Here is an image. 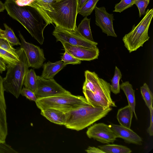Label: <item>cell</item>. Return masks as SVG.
Listing matches in <instances>:
<instances>
[{
  "mask_svg": "<svg viewBox=\"0 0 153 153\" xmlns=\"http://www.w3.org/2000/svg\"><path fill=\"white\" fill-rule=\"evenodd\" d=\"M4 4L8 14L20 23L41 45L44 38L43 31L48 25L39 13L29 6H21L15 0H6Z\"/></svg>",
  "mask_w": 153,
  "mask_h": 153,
  "instance_id": "6da1fadb",
  "label": "cell"
},
{
  "mask_svg": "<svg viewBox=\"0 0 153 153\" xmlns=\"http://www.w3.org/2000/svg\"><path fill=\"white\" fill-rule=\"evenodd\" d=\"M82 90L85 97L94 107H116L111 97V85L99 77L94 72H85Z\"/></svg>",
  "mask_w": 153,
  "mask_h": 153,
  "instance_id": "7a4b0ae2",
  "label": "cell"
},
{
  "mask_svg": "<svg viewBox=\"0 0 153 153\" xmlns=\"http://www.w3.org/2000/svg\"><path fill=\"white\" fill-rule=\"evenodd\" d=\"M111 107H94L89 103L65 113V126L79 131L91 126L107 115Z\"/></svg>",
  "mask_w": 153,
  "mask_h": 153,
  "instance_id": "3957f363",
  "label": "cell"
},
{
  "mask_svg": "<svg viewBox=\"0 0 153 153\" xmlns=\"http://www.w3.org/2000/svg\"><path fill=\"white\" fill-rule=\"evenodd\" d=\"M16 51L19 61L16 64L6 65L7 71L5 76L3 78V83L4 91L18 98L20 95L25 77L29 67L23 50L19 48Z\"/></svg>",
  "mask_w": 153,
  "mask_h": 153,
  "instance_id": "277c9868",
  "label": "cell"
},
{
  "mask_svg": "<svg viewBox=\"0 0 153 153\" xmlns=\"http://www.w3.org/2000/svg\"><path fill=\"white\" fill-rule=\"evenodd\" d=\"M52 12L49 14L56 26L69 30L77 29V16L79 12L78 0H60L52 4Z\"/></svg>",
  "mask_w": 153,
  "mask_h": 153,
  "instance_id": "5b68a950",
  "label": "cell"
},
{
  "mask_svg": "<svg viewBox=\"0 0 153 153\" xmlns=\"http://www.w3.org/2000/svg\"><path fill=\"white\" fill-rule=\"evenodd\" d=\"M35 102L41 110L53 108L65 113L89 103L84 97L73 95L70 92L38 99Z\"/></svg>",
  "mask_w": 153,
  "mask_h": 153,
  "instance_id": "8992f818",
  "label": "cell"
},
{
  "mask_svg": "<svg viewBox=\"0 0 153 153\" xmlns=\"http://www.w3.org/2000/svg\"><path fill=\"white\" fill-rule=\"evenodd\" d=\"M153 16V8L148 9L140 22L136 26L134 25L131 31L123 37L124 45L130 53L142 47L148 40V30Z\"/></svg>",
  "mask_w": 153,
  "mask_h": 153,
  "instance_id": "52a82bcc",
  "label": "cell"
},
{
  "mask_svg": "<svg viewBox=\"0 0 153 153\" xmlns=\"http://www.w3.org/2000/svg\"><path fill=\"white\" fill-rule=\"evenodd\" d=\"M52 34L56 39V42H65L73 45L93 48H96L98 44L94 41L84 38L79 33L77 29L75 30H69L55 26Z\"/></svg>",
  "mask_w": 153,
  "mask_h": 153,
  "instance_id": "ba28073f",
  "label": "cell"
},
{
  "mask_svg": "<svg viewBox=\"0 0 153 153\" xmlns=\"http://www.w3.org/2000/svg\"><path fill=\"white\" fill-rule=\"evenodd\" d=\"M19 36L22 49L27 57L29 67L38 69L42 67L46 60L43 50L39 46L27 42L23 36L19 32Z\"/></svg>",
  "mask_w": 153,
  "mask_h": 153,
  "instance_id": "9c48e42d",
  "label": "cell"
},
{
  "mask_svg": "<svg viewBox=\"0 0 153 153\" xmlns=\"http://www.w3.org/2000/svg\"><path fill=\"white\" fill-rule=\"evenodd\" d=\"M69 92L58 84L53 79H48L37 76V87L35 93L37 99Z\"/></svg>",
  "mask_w": 153,
  "mask_h": 153,
  "instance_id": "30bf717a",
  "label": "cell"
},
{
  "mask_svg": "<svg viewBox=\"0 0 153 153\" xmlns=\"http://www.w3.org/2000/svg\"><path fill=\"white\" fill-rule=\"evenodd\" d=\"M86 134L89 138H93L103 143H113L117 137L110 126L103 123H95L89 127Z\"/></svg>",
  "mask_w": 153,
  "mask_h": 153,
  "instance_id": "8fae6325",
  "label": "cell"
},
{
  "mask_svg": "<svg viewBox=\"0 0 153 153\" xmlns=\"http://www.w3.org/2000/svg\"><path fill=\"white\" fill-rule=\"evenodd\" d=\"M94 10L96 25L107 36L116 37L117 36L115 32L113 26V21L114 20L113 14L107 12L104 7L96 6Z\"/></svg>",
  "mask_w": 153,
  "mask_h": 153,
  "instance_id": "7c38bea8",
  "label": "cell"
},
{
  "mask_svg": "<svg viewBox=\"0 0 153 153\" xmlns=\"http://www.w3.org/2000/svg\"><path fill=\"white\" fill-rule=\"evenodd\" d=\"M65 50L75 58L80 60L91 61L97 59L99 54L98 48H89L62 42Z\"/></svg>",
  "mask_w": 153,
  "mask_h": 153,
  "instance_id": "4fadbf2b",
  "label": "cell"
},
{
  "mask_svg": "<svg viewBox=\"0 0 153 153\" xmlns=\"http://www.w3.org/2000/svg\"><path fill=\"white\" fill-rule=\"evenodd\" d=\"M4 91L3 78L0 74V143H2L5 142L8 134L7 107L4 95Z\"/></svg>",
  "mask_w": 153,
  "mask_h": 153,
  "instance_id": "5bb4252c",
  "label": "cell"
},
{
  "mask_svg": "<svg viewBox=\"0 0 153 153\" xmlns=\"http://www.w3.org/2000/svg\"><path fill=\"white\" fill-rule=\"evenodd\" d=\"M117 138H120L127 143L137 145L142 144V139L136 133L130 128L120 125L112 124L109 125Z\"/></svg>",
  "mask_w": 153,
  "mask_h": 153,
  "instance_id": "9a60e30c",
  "label": "cell"
},
{
  "mask_svg": "<svg viewBox=\"0 0 153 153\" xmlns=\"http://www.w3.org/2000/svg\"><path fill=\"white\" fill-rule=\"evenodd\" d=\"M56 0H34L29 6L35 9L41 16L45 22L48 25L53 23L49 14L52 12L53 3Z\"/></svg>",
  "mask_w": 153,
  "mask_h": 153,
  "instance_id": "2e32d148",
  "label": "cell"
},
{
  "mask_svg": "<svg viewBox=\"0 0 153 153\" xmlns=\"http://www.w3.org/2000/svg\"><path fill=\"white\" fill-rule=\"evenodd\" d=\"M43 70L41 77L46 79H53L54 76L66 65L61 60L54 63L48 61L43 65Z\"/></svg>",
  "mask_w": 153,
  "mask_h": 153,
  "instance_id": "e0dca14e",
  "label": "cell"
},
{
  "mask_svg": "<svg viewBox=\"0 0 153 153\" xmlns=\"http://www.w3.org/2000/svg\"><path fill=\"white\" fill-rule=\"evenodd\" d=\"M41 114L53 123L61 125H65V113L62 111L48 108L41 110Z\"/></svg>",
  "mask_w": 153,
  "mask_h": 153,
  "instance_id": "ac0fdd59",
  "label": "cell"
},
{
  "mask_svg": "<svg viewBox=\"0 0 153 153\" xmlns=\"http://www.w3.org/2000/svg\"><path fill=\"white\" fill-rule=\"evenodd\" d=\"M133 114V112L129 105L119 109L117 118L120 125L130 128Z\"/></svg>",
  "mask_w": 153,
  "mask_h": 153,
  "instance_id": "d6986e66",
  "label": "cell"
},
{
  "mask_svg": "<svg viewBox=\"0 0 153 153\" xmlns=\"http://www.w3.org/2000/svg\"><path fill=\"white\" fill-rule=\"evenodd\" d=\"M120 88L123 91L127 97L129 105L134 113L136 119L137 117L135 111L136 101L135 91L133 89L132 85L128 81L123 82L120 85Z\"/></svg>",
  "mask_w": 153,
  "mask_h": 153,
  "instance_id": "ffe728a7",
  "label": "cell"
},
{
  "mask_svg": "<svg viewBox=\"0 0 153 153\" xmlns=\"http://www.w3.org/2000/svg\"><path fill=\"white\" fill-rule=\"evenodd\" d=\"M90 19L85 17L79 25L77 30L84 38L91 41H94L92 37L90 23Z\"/></svg>",
  "mask_w": 153,
  "mask_h": 153,
  "instance_id": "44dd1931",
  "label": "cell"
},
{
  "mask_svg": "<svg viewBox=\"0 0 153 153\" xmlns=\"http://www.w3.org/2000/svg\"><path fill=\"white\" fill-rule=\"evenodd\" d=\"M37 83V76L34 70H28L25 77L23 85L25 88L29 89L34 93L36 92Z\"/></svg>",
  "mask_w": 153,
  "mask_h": 153,
  "instance_id": "7402d4cb",
  "label": "cell"
},
{
  "mask_svg": "<svg viewBox=\"0 0 153 153\" xmlns=\"http://www.w3.org/2000/svg\"><path fill=\"white\" fill-rule=\"evenodd\" d=\"M98 147L105 153H130L132 151L129 148L121 145L109 144L98 146Z\"/></svg>",
  "mask_w": 153,
  "mask_h": 153,
  "instance_id": "603a6c76",
  "label": "cell"
},
{
  "mask_svg": "<svg viewBox=\"0 0 153 153\" xmlns=\"http://www.w3.org/2000/svg\"><path fill=\"white\" fill-rule=\"evenodd\" d=\"M5 30H4L3 38L6 39L13 47L14 45H20L21 43L16 36L15 34L10 27L6 24H4Z\"/></svg>",
  "mask_w": 153,
  "mask_h": 153,
  "instance_id": "cb8c5ba5",
  "label": "cell"
},
{
  "mask_svg": "<svg viewBox=\"0 0 153 153\" xmlns=\"http://www.w3.org/2000/svg\"><path fill=\"white\" fill-rule=\"evenodd\" d=\"M122 76V75L120 70L116 66L114 75L111 80V84L110 85L111 91L115 94H117L120 92L119 82Z\"/></svg>",
  "mask_w": 153,
  "mask_h": 153,
  "instance_id": "d4e9b609",
  "label": "cell"
},
{
  "mask_svg": "<svg viewBox=\"0 0 153 153\" xmlns=\"http://www.w3.org/2000/svg\"><path fill=\"white\" fill-rule=\"evenodd\" d=\"M140 92L142 96L145 104L149 109L152 105L153 102V95L150 90L148 85L145 83L140 87Z\"/></svg>",
  "mask_w": 153,
  "mask_h": 153,
  "instance_id": "484cf974",
  "label": "cell"
},
{
  "mask_svg": "<svg viewBox=\"0 0 153 153\" xmlns=\"http://www.w3.org/2000/svg\"><path fill=\"white\" fill-rule=\"evenodd\" d=\"M100 0H88L79 9V13L83 17L90 15Z\"/></svg>",
  "mask_w": 153,
  "mask_h": 153,
  "instance_id": "4316f807",
  "label": "cell"
},
{
  "mask_svg": "<svg viewBox=\"0 0 153 153\" xmlns=\"http://www.w3.org/2000/svg\"><path fill=\"white\" fill-rule=\"evenodd\" d=\"M0 57L2 59L7 65L16 64L19 61L18 56H16L6 50L0 47Z\"/></svg>",
  "mask_w": 153,
  "mask_h": 153,
  "instance_id": "83f0119b",
  "label": "cell"
},
{
  "mask_svg": "<svg viewBox=\"0 0 153 153\" xmlns=\"http://www.w3.org/2000/svg\"><path fill=\"white\" fill-rule=\"evenodd\" d=\"M135 0H121L120 2L116 4L114 12L121 13L124 10L133 6Z\"/></svg>",
  "mask_w": 153,
  "mask_h": 153,
  "instance_id": "f1b7e54d",
  "label": "cell"
},
{
  "mask_svg": "<svg viewBox=\"0 0 153 153\" xmlns=\"http://www.w3.org/2000/svg\"><path fill=\"white\" fill-rule=\"evenodd\" d=\"M61 60L65 65L69 64H79L81 62V60L75 58L65 50L61 57Z\"/></svg>",
  "mask_w": 153,
  "mask_h": 153,
  "instance_id": "f546056e",
  "label": "cell"
},
{
  "mask_svg": "<svg viewBox=\"0 0 153 153\" xmlns=\"http://www.w3.org/2000/svg\"><path fill=\"white\" fill-rule=\"evenodd\" d=\"M150 0H135L134 4L137 6L139 12V16L140 17L145 15L146 10Z\"/></svg>",
  "mask_w": 153,
  "mask_h": 153,
  "instance_id": "4dcf8cb0",
  "label": "cell"
},
{
  "mask_svg": "<svg viewBox=\"0 0 153 153\" xmlns=\"http://www.w3.org/2000/svg\"><path fill=\"white\" fill-rule=\"evenodd\" d=\"M0 47L8 51L15 56H18L16 50L14 48L5 38L0 37Z\"/></svg>",
  "mask_w": 153,
  "mask_h": 153,
  "instance_id": "1f68e13d",
  "label": "cell"
},
{
  "mask_svg": "<svg viewBox=\"0 0 153 153\" xmlns=\"http://www.w3.org/2000/svg\"><path fill=\"white\" fill-rule=\"evenodd\" d=\"M20 94L25 97L29 100L35 102L37 100L34 92L25 87L22 88L20 92Z\"/></svg>",
  "mask_w": 153,
  "mask_h": 153,
  "instance_id": "d6a6232c",
  "label": "cell"
},
{
  "mask_svg": "<svg viewBox=\"0 0 153 153\" xmlns=\"http://www.w3.org/2000/svg\"><path fill=\"white\" fill-rule=\"evenodd\" d=\"M18 152L5 142L0 143V153H17Z\"/></svg>",
  "mask_w": 153,
  "mask_h": 153,
  "instance_id": "836d02e7",
  "label": "cell"
},
{
  "mask_svg": "<svg viewBox=\"0 0 153 153\" xmlns=\"http://www.w3.org/2000/svg\"><path fill=\"white\" fill-rule=\"evenodd\" d=\"M150 111V125L147 129V132L150 136L153 135V108L152 105L149 109Z\"/></svg>",
  "mask_w": 153,
  "mask_h": 153,
  "instance_id": "e575fe53",
  "label": "cell"
},
{
  "mask_svg": "<svg viewBox=\"0 0 153 153\" xmlns=\"http://www.w3.org/2000/svg\"><path fill=\"white\" fill-rule=\"evenodd\" d=\"M85 151L88 153H105L104 152L99 148L95 147L89 146L85 150Z\"/></svg>",
  "mask_w": 153,
  "mask_h": 153,
  "instance_id": "d590c367",
  "label": "cell"
},
{
  "mask_svg": "<svg viewBox=\"0 0 153 153\" xmlns=\"http://www.w3.org/2000/svg\"><path fill=\"white\" fill-rule=\"evenodd\" d=\"M34 0H16V3L21 6H29Z\"/></svg>",
  "mask_w": 153,
  "mask_h": 153,
  "instance_id": "8d00e7d4",
  "label": "cell"
},
{
  "mask_svg": "<svg viewBox=\"0 0 153 153\" xmlns=\"http://www.w3.org/2000/svg\"><path fill=\"white\" fill-rule=\"evenodd\" d=\"M6 65L4 60L0 57V73H2L6 70Z\"/></svg>",
  "mask_w": 153,
  "mask_h": 153,
  "instance_id": "74e56055",
  "label": "cell"
},
{
  "mask_svg": "<svg viewBox=\"0 0 153 153\" xmlns=\"http://www.w3.org/2000/svg\"><path fill=\"white\" fill-rule=\"evenodd\" d=\"M87 0H78V5L79 9L83 5Z\"/></svg>",
  "mask_w": 153,
  "mask_h": 153,
  "instance_id": "f35d334b",
  "label": "cell"
},
{
  "mask_svg": "<svg viewBox=\"0 0 153 153\" xmlns=\"http://www.w3.org/2000/svg\"><path fill=\"white\" fill-rule=\"evenodd\" d=\"M4 10H5V7L4 3L0 1V12L3 11Z\"/></svg>",
  "mask_w": 153,
  "mask_h": 153,
  "instance_id": "ab89813d",
  "label": "cell"
},
{
  "mask_svg": "<svg viewBox=\"0 0 153 153\" xmlns=\"http://www.w3.org/2000/svg\"><path fill=\"white\" fill-rule=\"evenodd\" d=\"M4 33V30L0 28V37L3 38V36Z\"/></svg>",
  "mask_w": 153,
  "mask_h": 153,
  "instance_id": "60d3db41",
  "label": "cell"
},
{
  "mask_svg": "<svg viewBox=\"0 0 153 153\" xmlns=\"http://www.w3.org/2000/svg\"><path fill=\"white\" fill-rule=\"evenodd\" d=\"M60 0H56L57 1H59Z\"/></svg>",
  "mask_w": 153,
  "mask_h": 153,
  "instance_id": "b9f144b4",
  "label": "cell"
}]
</instances>
